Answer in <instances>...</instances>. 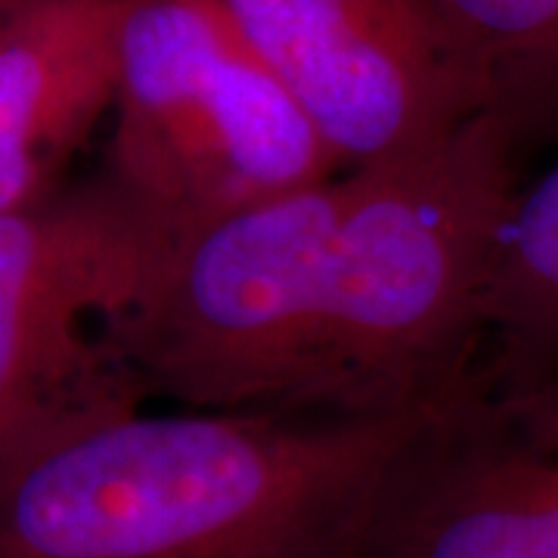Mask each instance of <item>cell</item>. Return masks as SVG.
<instances>
[{
	"label": "cell",
	"instance_id": "cell-6",
	"mask_svg": "<svg viewBox=\"0 0 558 558\" xmlns=\"http://www.w3.org/2000/svg\"><path fill=\"white\" fill-rule=\"evenodd\" d=\"M339 168L438 149L478 106L416 0H211Z\"/></svg>",
	"mask_w": 558,
	"mask_h": 558
},
{
	"label": "cell",
	"instance_id": "cell-8",
	"mask_svg": "<svg viewBox=\"0 0 558 558\" xmlns=\"http://www.w3.org/2000/svg\"><path fill=\"white\" fill-rule=\"evenodd\" d=\"M472 369L494 381L558 369V161L515 193L499 230Z\"/></svg>",
	"mask_w": 558,
	"mask_h": 558
},
{
	"label": "cell",
	"instance_id": "cell-3",
	"mask_svg": "<svg viewBox=\"0 0 558 558\" xmlns=\"http://www.w3.org/2000/svg\"><path fill=\"white\" fill-rule=\"evenodd\" d=\"M102 171L186 236L341 168L211 0H128Z\"/></svg>",
	"mask_w": 558,
	"mask_h": 558
},
{
	"label": "cell",
	"instance_id": "cell-7",
	"mask_svg": "<svg viewBox=\"0 0 558 558\" xmlns=\"http://www.w3.org/2000/svg\"><path fill=\"white\" fill-rule=\"evenodd\" d=\"M128 0H0V211L60 193L109 124Z\"/></svg>",
	"mask_w": 558,
	"mask_h": 558
},
{
	"label": "cell",
	"instance_id": "cell-2",
	"mask_svg": "<svg viewBox=\"0 0 558 558\" xmlns=\"http://www.w3.org/2000/svg\"><path fill=\"white\" fill-rule=\"evenodd\" d=\"M425 410L134 407L65 425L0 450V558H344Z\"/></svg>",
	"mask_w": 558,
	"mask_h": 558
},
{
	"label": "cell",
	"instance_id": "cell-1",
	"mask_svg": "<svg viewBox=\"0 0 558 558\" xmlns=\"http://www.w3.org/2000/svg\"><path fill=\"white\" fill-rule=\"evenodd\" d=\"M519 149L478 116L438 149L341 168L180 236L121 323V354L146 395L193 410H425L475 360Z\"/></svg>",
	"mask_w": 558,
	"mask_h": 558
},
{
	"label": "cell",
	"instance_id": "cell-9",
	"mask_svg": "<svg viewBox=\"0 0 558 558\" xmlns=\"http://www.w3.org/2000/svg\"><path fill=\"white\" fill-rule=\"evenodd\" d=\"M478 116L524 143L558 119V0H416Z\"/></svg>",
	"mask_w": 558,
	"mask_h": 558
},
{
	"label": "cell",
	"instance_id": "cell-5",
	"mask_svg": "<svg viewBox=\"0 0 558 558\" xmlns=\"http://www.w3.org/2000/svg\"><path fill=\"white\" fill-rule=\"evenodd\" d=\"M344 558H558V369H465L391 457Z\"/></svg>",
	"mask_w": 558,
	"mask_h": 558
},
{
	"label": "cell",
	"instance_id": "cell-4",
	"mask_svg": "<svg viewBox=\"0 0 558 558\" xmlns=\"http://www.w3.org/2000/svg\"><path fill=\"white\" fill-rule=\"evenodd\" d=\"M178 240L102 168L0 211V450L143 407L119 329Z\"/></svg>",
	"mask_w": 558,
	"mask_h": 558
}]
</instances>
